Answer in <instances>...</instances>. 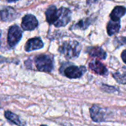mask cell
Returning a JSON list of instances; mask_svg holds the SVG:
<instances>
[{
	"label": "cell",
	"instance_id": "obj_11",
	"mask_svg": "<svg viewBox=\"0 0 126 126\" xmlns=\"http://www.w3.org/2000/svg\"><path fill=\"white\" fill-rule=\"evenodd\" d=\"M4 117L9 122L17 126H24L26 125L24 121L21 120V119L17 114L13 113L10 111H6L4 112Z\"/></svg>",
	"mask_w": 126,
	"mask_h": 126
},
{
	"label": "cell",
	"instance_id": "obj_3",
	"mask_svg": "<svg viewBox=\"0 0 126 126\" xmlns=\"http://www.w3.org/2000/svg\"><path fill=\"white\" fill-rule=\"evenodd\" d=\"M72 13L69 9L66 7H61L60 9H57L52 24H54L56 27H61L66 26L71 20Z\"/></svg>",
	"mask_w": 126,
	"mask_h": 126
},
{
	"label": "cell",
	"instance_id": "obj_7",
	"mask_svg": "<svg viewBox=\"0 0 126 126\" xmlns=\"http://www.w3.org/2000/svg\"><path fill=\"white\" fill-rule=\"evenodd\" d=\"M38 21L33 15L27 14L22 18L21 27L24 30H33L38 27Z\"/></svg>",
	"mask_w": 126,
	"mask_h": 126
},
{
	"label": "cell",
	"instance_id": "obj_23",
	"mask_svg": "<svg viewBox=\"0 0 126 126\" xmlns=\"http://www.w3.org/2000/svg\"><path fill=\"white\" fill-rule=\"evenodd\" d=\"M1 106H2V104H1V101L0 100V109L1 108Z\"/></svg>",
	"mask_w": 126,
	"mask_h": 126
},
{
	"label": "cell",
	"instance_id": "obj_19",
	"mask_svg": "<svg viewBox=\"0 0 126 126\" xmlns=\"http://www.w3.org/2000/svg\"><path fill=\"white\" fill-rule=\"evenodd\" d=\"M7 62H13V60L12 59H8V58H6L4 57H2L0 55V63H7Z\"/></svg>",
	"mask_w": 126,
	"mask_h": 126
},
{
	"label": "cell",
	"instance_id": "obj_5",
	"mask_svg": "<svg viewBox=\"0 0 126 126\" xmlns=\"http://www.w3.org/2000/svg\"><path fill=\"white\" fill-rule=\"evenodd\" d=\"M107 109H103L97 105H94L90 109V116L95 123H101L107 120Z\"/></svg>",
	"mask_w": 126,
	"mask_h": 126
},
{
	"label": "cell",
	"instance_id": "obj_2",
	"mask_svg": "<svg viewBox=\"0 0 126 126\" xmlns=\"http://www.w3.org/2000/svg\"><path fill=\"white\" fill-rule=\"evenodd\" d=\"M36 69L39 72L50 73L54 68V61L52 56L49 55H40L34 59Z\"/></svg>",
	"mask_w": 126,
	"mask_h": 126
},
{
	"label": "cell",
	"instance_id": "obj_22",
	"mask_svg": "<svg viewBox=\"0 0 126 126\" xmlns=\"http://www.w3.org/2000/svg\"><path fill=\"white\" fill-rule=\"evenodd\" d=\"M63 126H72V125H70V124H68V123H67V124H65V125H63Z\"/></svg>",
	"mask_w": 126,
	"mask_h": 126
},
{
	"label": "cell",
	"instance_id": "obj_4",
	"mask_svg": "<svg viewBox=\"0 0 126 126\" xmlns=\"http://www.w3.org/2000/svg\"><path fill=\"white\" fill-rule=\"evenodd\" d=\"M23 32L17 25L11 26L8 30L7 33V44L10 47H14L21 40Z\"/></svg>",
	"mask_w": 126,
	"mask_h": 126
},
{
	"label": "cell",
	"instance_id": "obj_24",
	"mask_svg": "<svg viewBox=\"0 0 126 126\" xmlns=\"http://www.w3.org/2000/svg\"><path fill=\"white\" fill-rule=\"evenodd\" d=\"M40 126H46V125H41Z\"/></svg>",
	"mask_w": 126,
	"mask_h": 126
},
{
	"label": "cell",
	"instance_id": "obj_20",
	"mask_svg": "<svg viewBox=\"0 0 126 126\" xmlns=\"http://www.w3.org/2000/svg\"><path fill=\"white\" fill-rule=\"evenodd\" d=\"M126 50H123V52H122V58H123V62H124V63H126Z\"/></svg>",
	"mask_w": 126,
	"mask_h": 126
},
{
	"label": "cell",
	"instance_id": "obj_21",
	"mask_svg": "<svg viewBox=\"0 0 126 126\" xmlns=\"http://www.w3.org/2000/svg\"><path fill=\"white\" fill-rule=\"evenodd\" d=\"M18 0H7V2H14V1H17Z\"/></svg>",
	"mask_w": 126,
	"mask_h": 126
},
{
	"label": "cell",
	"instance_id": "obj_15",
	"mask_svg": "<svg viewBox=\"0 0 126 126\" xmlns=\"http://www.w3.org/2000/svg\"><path fill=\"white\" fill-rule=\"evenodd\" d=\"M112 75L114 78L117 80V82H118L119 83L123 84V85H125L126 83V72L125 66H123L122 71L113 73Z\"/></svg>",
	"mask_w": 126,
	"mask_h": 126
},
{
	"label": "cell",
	"instance_id": "obj_1",
	"mask_svg": "<svg viewBox=\"0 0 126 126\" xmlns=\"http://www.w3.org/2000/svg\"><path fill=\"white\" fill-rule=\"evenodd\" d=\"M58 51L66 58L74 59L79 56L81 51V46L76 41H66L59 47Z\"/></svg>",
	"mask_w": 126,
	"mask_h": 126
},
{
	"label": "cell",
	"instance_id": "obj_9",
	"mask_svg": "<svg viewBox=\"0 0 126 126\" xmlns=\"http://www.w3.org/2000/svg\"><path fill=\"white\" fill-rule=\"evenodd\" d=\"M18 16V13L16 10L10 7H5L0 10V21H10L16 18Z\"/></svg>",
	"mask_w": 126,
	"mask_h": 126
},
{
	"label": "cell",
	"instance_id": "obj_18",
	"mask_svg": "<svg viewBox=\"0 0 126 126\" xmlns=\"http://www.w3.org/2000/svg\"><path fill=\"white\" fill-rule=\"evenodd\" d=\"M102 89L104 90V92H109V93H112L116 91H117L118 89L114 86H107L106 84H102Z\"/></svg>",
	"mask_w": 126,
	"mask_h": 126
},
{
	"label": "cell",
	"instance_id": "obj_13",
	"mask_svg": "<svg viewBox=\"0 0 126 126\" xmlns=\"http://www.w3.org/2000/svg\"><path fill=\"white\" fill-rule=\"evenodd\" d=\"M126 7L123 6H117L112 10L110 16L112 21H119L120 18L125 16L126 14Z\"/></svg>",
	"mask_w": 126,
	"mask_h": 126
},
{
	"label": "cell",
	"instance_id": "obj_10",
	"mask_svg": "<svg viewBox=\"0 0 126 126\" xmlns=\"http://www.w3.org/2000/svg\"><path fill=\"white\" fill-rule=\"evenodd\" d=\"M44 47V43L40 38H33L29 39L25 44V51L31 52L33 50L39 49Z\"/></svg>",
	"mask_w": 126,
	"mask_h": 126
},
{
	"label": "cell",
	"instance_id": "obj_6",
	"mask_svg": "<svg viewBox=\"0 0 126 126\" xmlns=\"http://www.w3.org/2000/svg\"><path fill=\"white\" fill-rule=\"evenodd\" d=\"M86 72L85 66H69L63 70V75L69 79H78L83 77Z\"/></svg>",
	"mask_w": 126,
	"mask_h": 126
},
{
	"label": "cell",
	"instance_id": "obj_8",
	"mask_svg": "<svg viewBox=\"0 0 126 126\" xmlns=\"http://www.w3.org/2000/svg\"><path fill=\"white\" fill-rule=\"evenodd\" d=\"M89 69L97 75H107L109 71L106 66L103 64L99 61H92L89 64Z\"/></svg>",
	"mask_w": 126,
	"mask_h": 126
},
{
	"label": "cell",
	"instance_id": "obj_12",
	"mask_svg": "<svg viewBox=\"0 0 126 126\" xmlns=\"http://www.w3.org/2000/svg\"><path fill=\"white\" fill-rule=\"evenodd\" d=\"M87 52L89 55L92 57H96L100 59H106L107 57L106 52L100 47H89L87 50Z\"/></svg>",
	"mask_w": 126,
	"mask_h": 126
},
{
	"label": "cell",
	"instance_id": "obj_14",
	"mask_svg": "<svg viewBox=\"0 0 126 126\" xmlns=\"http://www.w3.org/2000/svg\"><path fill=\"white\" fill-rule=\"evenodd\" d=\"M121 27L120 23L119 21H111L108 23L107 25V32L109 35L111 36L116 33H117L120 31V29Z\"/></svg>",
	"mask_w": 126,
	"mask_h": 126
},
{
	"label": "cell",
	"instance_id": "obj_17",
	"mask_svg": "<svg viewBox=\"0 0 126 126\" xmlns=\"http://www.w3.org/2000/svg\"><path fill=\"white\" fill-rule=\"evenodd\" d=\"M90 24H91V18L83 19V20L78 21V22L74 26V28L80 29V30H85V29H86V28L89 26Z\"/></svg>",
	"mask_w": 126,
	"mask_h": 126
},
{
	"label": "cell",
	"instance_id": "obj_16",
	"mask_svg": "<svg viewBox=\"0 0 126 126\" xmlns=\"http://www.w3.org/2000/svg\"><path fill=\"white\" fill-rule=\"evenodd\" d=\"M56 10H57V8L55 5H51L50 7H48V9L47 10V11L45 13L47 21L49 24H52V19H53V17H54V15H55Z\"/></svg>",
	"mask_w": 126,
	"mask_h": 126
}]
</instances>
